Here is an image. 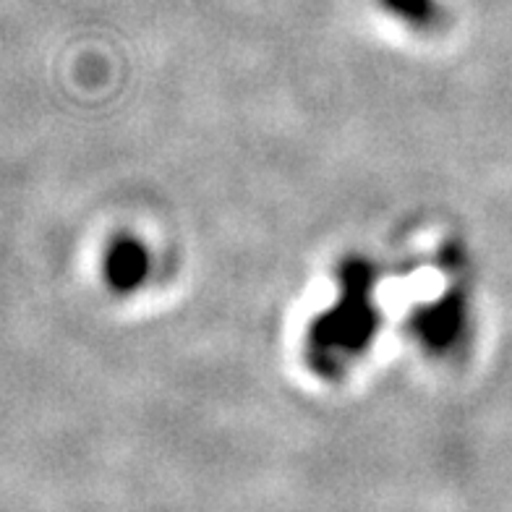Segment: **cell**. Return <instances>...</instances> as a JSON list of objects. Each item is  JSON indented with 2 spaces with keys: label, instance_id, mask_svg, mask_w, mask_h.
<instances>
[{
  "label": "cell",
  "instance_id": "3",
  "mask_svg": "<svg viewBox=\"0 0 512 512\" xmlns=\"http://www.w3.org/2000/svg\"><path fill=\"white\" fill-rule=\"evenodd\" d=\"M392 14L400 19L411 21V24H426L434 19V0H384Z\"/></svg>",
  "mask_w": 512,
  "mask_h": 512
},
{
  "label": "cell",
  "instance_id": "1",
  "mask_svg": "<svg viewBox=\"0 0 512 512\" xmlns=\"http://www.w3.org/2000/svg\"><path fill=\"white\" fill-rule=\"evenodd\" d=\"M369 280L364 270H353L351 280L345 283L343 301L330 311L319 327V351L327 356H351L361 351L366 337L371 335V304Z\"/></svg>",
  "mask_w": 512,
  "mask_h": 512
},
{
  "label": "cell",
  "instance_id": "2",
  "mask_svg": "<svg viewBox=\"0 0 512 512\" xmlns=\"http://www.w3.org/2000/svg\"><path fill=\"white\" fill-rule=\"evenodd\" d=\"M105 275L115 290H131L147 275V254L136 241H118L108 251Z\"/></svg>",
  "mask_w": 512,
  "mask_h": 512
}]
</instances>
